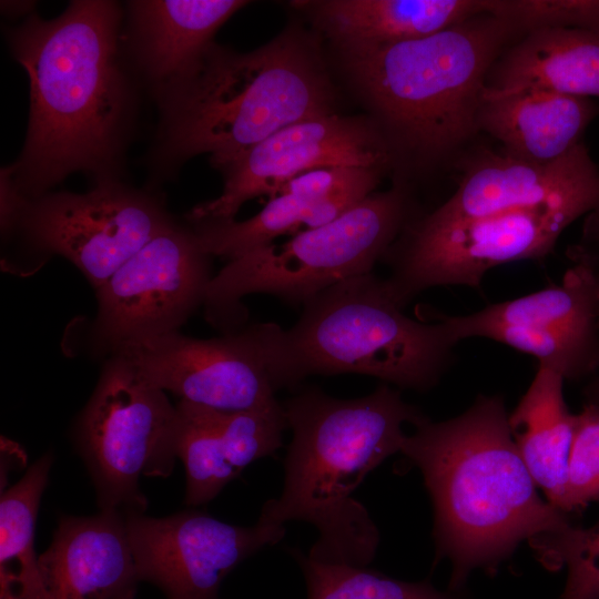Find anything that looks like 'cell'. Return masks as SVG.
Masks as SVG:
<instances>
[{
    "instance_id": "4fadbf2b",
    "label": "cell",
    "mask_w": 599,
    "mask_h": 599,
    "mask_svg": "<svg viewBox=\"0 0 599 599\" xmlns=\"http://www.w3.org/2000/svg\"><path fill=\"white\" fill-rule=\"evenodd\" d=\"M441 317L457 342L480 337L537 358L565 380L599 370V273L573 263L559 284L487 305L467 315Z\"/></svg>"
},
{
    "instance_id": "7a4b0ae2",
    "label": "cell",
    "mask_w": 599,
    "mask_h": 599,
    "mask_svg": "<svg viewBox=\"0 0 599 599\" xmlns=\"http://www.w3.org/2000/svg\"><path fill=\"white\" fill-rule=\"evenodd\" d=\"M402 445L422 473L434 509L436 559H448V589L477 569L495 572L520 542L573 525L537 490L509 426L501 395H478L460 415L416 425Z\"/></svg>"
},
{
    "instance_id": "7402d4cb",
    "label": "cell",
    "mask_w": 599,
    "mask_h": 599,
    "mask_svg": "<svg viewBox=\"0 0 599 599\" xmlns=\"http://www.w3.org/2000/svg\"><path fill=\"white\" fill-rule=\"evenodd\" d=\"M338 44L394 43L430 35L486 11L487 0L293 2Z\"/></svg>"
},
{
    "instance_id": "30bf717a",
    "label": "cell",
    "mask_w": 599,
    "mask_h": 599,
    "mask_svg": "<svg viewBox=\"0 0 599 599\" xmlns=\"http://www.w3.org/2000/svg\"><path fill=\"white\" fill-rule=\"evenodd\" d=\"M281 332L273 322L209 339L173 332L123 345L110 356L123 357L180 400L225 412L247 410L277 402Z\"/></svg>"
},
{
    "instance_id": "83f0119b",
    "label": "cell",
    "mask_w": 599,
    "mask_h": 599,
    "mask_svg": "<svg viewBox=\"0 0 599 599\" xmlns=\"http://www.w3.org/2000/svg\"><path fill=\"white\" fill-rule=\"evenodd\" d=\"M599 500V405L586 403L576 414L568 461L566 514Z\"/></svg>"
},
{
    "instance_id": "5b68a950",
    "label": "cell",
    "mask_w": 599,
    "mask_h": 599,
    "mask_svg": "<svg viewBox=\"0 0 599 599\" xmlns=\"http://www.w3.org/2000/svg\"><path fill=\"white\" fill-rule=\"evenodd\" d=\"M164 160L207 153L219 170L277 131L334 113L318 44L287 29L238 53L214 43L183 77L160 87Z\"/></svg>"
},
{
    "instance_id": "4316f807",
    "label": "cell",
    "mask_w": 599,
    "mask_h": 599,
    "mask_svg": "<svg viewBox=\"0 0 599 599\" xmlns=\"http://www.w3.org/2000/svg\"><path fill=\"white\" fill-rule=\"evenodd\" d=\"M486 12L505 21L517 39L542 28H573L599 35V0H487Z\"/></svg>"
},
{
    "instance_id": "44dd1931",
    "label": "cell",
    "mask_w": 599,
    "mask_h": 599,
    "mask_svg": "<svg viewBox=\"0 0 599 599\" xmlns=\"http://www.w3.org/2000/svg\"><path fill=\"white\" fill-rule=\"evenodd\" d=\"M247 2L241 0H139L129 3L132 47L139 65L159 87L187 73L216 30Z\"/></svg>"
},
{
    "instance_id": "603a6c76",
    "label": "cell",
    "mask_w": 599,
    "mask_h": 599,
    "mask_svg": "<svg viewBox=\"0 0 599 599\" xmlns=\"http://www.w3.org/2000/svg\"><path fill=\"white\" fill-rule=\"evenodd\" d=\"M564 383L560 374L538 365L529 387L509 414L512 437L534 481L561 511L576 426V414L565 402Z\"/></svg>"
},
{
    "instance_id": "d6986e66",
    "label": "cell",
    "mask_w": 599,
    "mask_h": 599,
    "mask_svg": "<svg viewBox=\"0 0 599 599\" xmlns=\"http://www.w3.org/2000/svg\"><path fill=\"white\" fill-rule=\"evenodd\" d=\"M599 113L592 99L525 90L493 94L484 90L477 128L501 144V153L528 162L556 161L578 144Z\"/></svg>"
},
{
    "instance_id": "9c48e42d",
    "label": "cell",
    "mask_w": 599,
    "mask_h": 599,
    "mask_svg": "<svg viewBox=\"0 0 599 599\" xmlns=\"http://www.w3.org/2000/svg\"><path fill=\"white\" fill-rule=\"evenodd\" d=\"M590 213L583 205H546L447 223L422 214L384 255L385 283L403 307L430 287L480 288L493 267L549 255L561 233Z\"/></svg>"
},
{
    "instance_id": "8992f818",
    "label": "cell",
    "mask_w": 599,
    "mask_h": 599,
    "mask_svg": "<svg viewBox=\"0 0 599 599\" xmlns=\"http://www.w3.org/2000/svg\"><path fill=\"white\" fill-rule=\"evenodd\" d=\"M457 344L439 312L426 321L407 316L385 278L370 272L318 293L282 329V387L297 389L311 375L359 374L424 393L450 369Z\"/></svg>"
},
{
    "instance_id": "2e32d148",
    "label": "cell",
    "mask_w": 599,
    "mask_h": 599,
    "mask_svg": "<svg viewBox=\"0 0 599 599\" xmlns=\"http://www.w3.org/2000/svg\"><path fill=\"white\" fill-rule=\"evenodd\" d=\"M457 165L461 171L457 189L423 214L425 220L447 223L546 205H583L599 212V167L583 143L547 163L477 149Z\"/></svg>"
},
{
    "instance_id": "3957f363",
    "label": "cell",
    "mask_w": 599,
    "mask_h": 599,
    "mask_svg": "<svg viewBox=\"0 0 599 599\" xmlns=\"http://www.w3.org/2000/svg\"><path fill=\"white\" fill-rule=\"evenodd\" d=\"M516 39L505 21L485 11L423 38L337 45L393 167L403 173L397 182L457 164L469 152L487 74Z\"/></svg>"
},
{
    "instance_id": "f1b7e54d",
    "label": "cell",
    "mask_w": 599,
    "mask_h": 599,
    "mask_svg": "<svg viewBox=\"0 0 599 599\" xmlns=\"http://www.w3.org/2000/svg\"><path fill=\"white\" fill-rule=\"evenodd\" d=\"M568 255L573 263L585 264L599 273V212L588 214L581 238L570 247Z\"/></svg>"
},
{
    "instance_id": "cb8c5ba5",
    "label": "cell",
    "mask_w": 599,
    "mask_h": 599,
    "mask_svg": "<svg viewBox=\"0 0 599 599\" xmlns=\"http://www.w3.org/2000/svg\"><path fill=\"white\" fill-rule=\"evenodd\" d=\"M51 465V454H44L1 494L0 599H47L34 550V527Z\"/></svg>"
},
{
    "instance_id": "8fae6325",
    "label": "cell",
    "mask_w": 599,
    "mask_h": 599,
    "mask_svg": "<svg viewBox=\"0 0 599 599\" xmlns=\"http://www.w3.org/2000/svg\"><path fill=\"white\" fill-rule=\"evenodd\" d=\"M174 224L155 196L112 177L99 180L87 193L23 200L14 223L30 245L69 260L94 290Z\"/></svg>"
},
{
    "instance_id": "52a82bcc",
    "label": "cell",
    "mask_w": 599,
    "mask_h": 599,
    "mask_svg": "<svg viewBox=\"0 0 599 599\" xmlns=\"http://www.w3.org/2000/svg\"><path fill=\"white\" fill-rule=\"evenodd\" d=\"M420 214L408 186L396 182L328 224L229 261L207 287V319L232 334L245 327L241 325L246 319L241 298L246 295L268 294L303 306L333 285L370 273Z\"/></svg>"
},
{
    "instance_id": "6da1fadb",
    "label": "cell",
    "mask_w": 599,
    "mask_h": 599,
    "mask_svg": "<svg viewBox=\"0 0 599 599\" xmlns=\"http://www.w3.org/2000/svg\"><path fill=\"white\" fill-rule=\"evenodd\" d=\"M113 1L77 0L58 18L38 14L10 33L30 79L26 143L10 175L33 200L75 171L111 177L128 124L130 91L118 57Z\"/></svg>"
},
{
    "instance_id": "e0dca14e",
    "label": "cell",
    "mask_w": 599,
    "mask_h": 599,
    "mask_svg": "<svg viewBox=\"0 0 599 599\" xmlns=\"http://www.w3.org/2000/svg\"><path fill=\"white\" fill-rule=\"evenodd\" d=\"M176 453L186 473L185 504L212 500L254 460L281 446L287 420L283 404L225 412L180 400Z\"/></svg>"
},
{
    "instance_id": "277c9868",
    "label": "cell",
    "mask_w": 599,
    "mask_h": 599,
    "mask_svg": "<svg viewBox=\"0 0 599 599\" xmlns=\"http://www.w3.org/2000/svg\"><path fill=\"white\" fill-rule=\"evenodd\" d=\"M282 404L293 433L284 485L277 498L263 505L258 521L309 522L319 536L308 557L365 567L375 556L379 534L352 495L372 470L402 451L404 425L415 427L428 417L386 383L349 399L306 386Z\"/></svg>"
},
{
    "instance_id": "9a60e30c",
    "label": "cell",
    "mask_w": 599,
    "mask_h": 599,
    "mask_svg": "<svg viewBox=\"0 0 599 599\" xmlns=\"http://www.w3.org/2000/svg\"><path fill=\"white\" fill-rule=\"evenodd\" d=\"M125 520L140 579L169 599H217L238 564L285 535L282 525L241 527L192 510L163 518L133 512Z\"/></svg>"
},
{
    "instance_id": "5bb4252c",
    "label": "cell",
    "mask_w": 599,
    "mask_h": 599,
    "mask_svg": "<svg viewBox=\"0 0 599 599\" xmlns=\"http://www.w3.org/2000/svg\"><path fill=\"white\" fill-rule=\"evenodd\" d=\"M326 166L393 167L388 146L374 121L335 113L291 124L268 136L221 171L224 187L194 206L191 223L230 221L253 197L273 199L293 177Z\"/></svg>"
},
{
    "instance_id": "484cf974",
    "label": "cell",
    "mask_w": 599,
    "mask_h": 599,
    "mask_svg": "<svg viewBox=\"0 0 599 599\" xmlns=\"http://www.w3.org/2000/svg\"><path fill=\"white\" fill-rule=\"evenodd\" d=\"M529 545L545 567L566 566L560 599H599V520L590 528L573 526L559 536L539 538Z\"/></svg>"
},
{
    "instance_id": "f546056e",
    "label": "cell",
    "mask_w": 599,
    "mask_h": 599,
    "mask_svg": "<svg viewBox=\"0 0 599 599\" xmlns=\"http://www.w3.org/2000/svg\"><path fill=\"white\" fill-rule=\"evenodd\" d=\"M585 395L588 403L599 405V374L591 378L585 388Z\"/></svg>"
},
{
    "instance_id": "d4e9b609",
    "label": "cell",
    "mask_w": 599,
    "mask_h": 599,
    "mask_svg": "<svg viewBox=\"0 0 599 599\" xmlns=\"http://www.w3.org/2000/svg\"><path fill=\"white\" fill-rule=\"evenodd\" d=\"M306 580L307 599H465L428 581L409 582L344 564L315 560L293 551Z\"/></svg>"
},
{
    "instance_id": "ac0fdd59",
    "label": "cell",
    "mask_w": 599,
    "mask_h": 599,
    "mask_svg": "<svg viewBox=\"0 0 599 599\" xmlns=\"http://www.w3.org/2000/svg\"><path fill=\"white\" fill-rule=\"evenodd\" d=\"M39 569L47 599H133L141 580L116 510L61 516Z\"/></svg>"
},
{
    "instance_id": "ba28073f",
    "label": "cell",
    "mask_w": 599,
    "mask_h": 599,
    "mask_svg": "<svg viewBox=\"0 0 599 599\" xmlns=\"http://www.w3.org/2000/svg\"><path fill=\"white\" fill-rule=\"evenodd\" d=\"M99 507L144 512L140 478L167 477L177 458V412L163 389L130 362L111 355L73 429Z\"/></svg>"
},
{
    "instance_id": "ffe728a7",
    "label": "cell",
    "mask_w": 599,
    "mask_h": 599,
    "mask_svg": "<svg viewBox=\"0 0 599 599\" xmlns=\"http://www.w3.org/2000/svg\"><path fill=\"white\" fill-rule=\"evenodd\" d=\"M485 91L525 90L599 99V35L573 28H542L511 42L496 59Z\"/></svg>"
},
{
    "instance_id": "7c38bea8",
    "label": "cell",
    "mask_w": 599,
    "mask_h": 599,
    "mask_svg": "<svg viewBox=\"0 0 599 599\" xmlns=\"http://www.w3.org/2000/svg\"><path fill=\"white\" fill-rule=\"evenodd\" d=\"M194 230L174 224L130 257L98 290L93 337L109 354L179 332L203 304L214 274Z\"/></svg>"
}]
</instances>
